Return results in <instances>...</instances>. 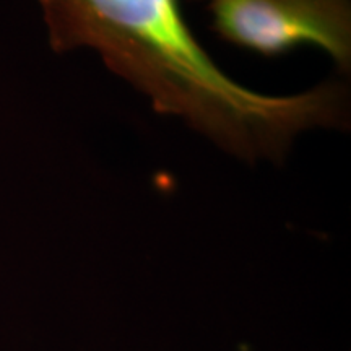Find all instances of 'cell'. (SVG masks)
<instances>
[{"instance_id": "1", "label": "cell", "mask_w": 351, "mask_h": 351, "mask_svg": "<svg viewBox=\"0 0 351 351\" xmlns=\"http://www.w3.org/2000/svg\"><path fill=\"white\" fill-rule=\"evenodd\" d=\"M52 49H95L114 73L244 160H282L298 134L343 121L332 83L293 96L256 93L197 43L178 0H38Z\"/></svg>"}, {"instance_id": "2", "label": "cell", "mask_w": 351, "mask_h": 351, "mask_svg": "<svg viewBox=\"0 0 351 351\" xmlns=\"http://www.w3.org/2000/svg\"><path fill=\"white\" fill-rule=\"evenodd\" d=\"M208 10L213 32L243 49L276 57L314 46L350 69V0H212Z\"/></svg>"}]
</instances>
